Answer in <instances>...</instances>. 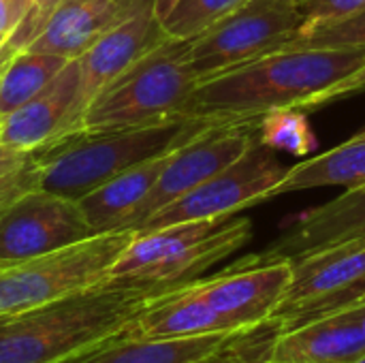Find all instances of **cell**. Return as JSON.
<instances>
[{
  "mask_svg": "<svg viewBox=\"0 0 365 363\" xmlns=\"http://www.w3.org/2000/svg\"><path fill=\"white\" fill-rule=\"evenodd\" d=\"M365 62V47L293 49L250 60L197 81L180 118L255 122L278 107H295Z\"/></svg>",
  "mask_w": 365,
  "mask_h": 363,
  "instance_id": "obj_1",
  "label": "cell"
},
{
  "mask_svg": "<svg viewBox=\"0 0 365 363\" xmlns=\"http://www.w3.org/2000/svg\"><path fill=\"white\" fill-rule=\"evenodd\" d=\"M173 287H145L107 280L77 295L0 319V363H62L115 336L160 293Z\"/></svg>",
  "mask_w": 365,
  "mask_h": 363,
  "instance_id": "obj_2",
  "label": "cell"
},
{
  "mask_svg": "<svg viewBox=\"0 0 365 363\" xmlns=\"http://www.w3.org/2000/svg\"><path fill=\"white\" fill-rule=\"evenodd\" d=\"M205 120L171 118L156 124L75 133L32 150L41 167V188L79 201L107 180L150 158L167 154L201 133Z\"/></svg>",
  "mask_w": 365,
  "mask_h": 363,
  "instance_id": "obj_3",
  "label": "cell"
},
{
  "mask_svg": "<svg viewBox=\"0 0 365 363\" xmlns=\"http://www.w3.org/2000/svg\"><path fill=\"white\" fill-rule=\"evenodd\" d=\"M252 237V223L240 216L190 220L137 233L109 272V280L145 287H180L229 259Z\"/></svg>",
  "mask_w": 365,
  "mask_h": 363,
  "instance_id": "obj_4",
  "label": "cell"
},
{
  "mask_svg": "<svg viewBox=\"0 0 365 363\" xmlns=\"http://www.w3.org/2000/svg\"><path fill=\"white\" fill-rule=\"evenodd\" d=\"M188 41L165 39L109 83L83 118L86 133L130 128L180 118L197 75L186 60Z\"/></svg>",
  "mask_w": 365,
  "mask_h": 363,
  "instance_id": "obj_5",
  "label": "cell"
},
{
  "mask_svg": "<svg viewBox=\"0 0 365 363\" xmlns=\"http://www.w3.org/2000/svg\"><path fill=\"white\" fill-rule=\"evenodd\" d=\"M137 231H111L0 270V319L77 295L109 280Z\"/></svg>",
  "mask_w": 365,
  "mask_h": 363,
  "instance_id": "obj_6",
  "label": "cell"
},
{
  "mask_svg": "<svg viewBox=\"0 0 365 363\" xmlns=\"http://www.w3.org/2000/svg\"><path fill=\"white\" fill-rule=\"evenodd\" d=\"M365 302V235L291 259V280L269 327L276 334Z\"/></svg>",
  "mask_w": 365,
  "mask_h": 363,
  "instance_id": "obj_7",
  "label": "cell"
},
{
  "mask_svg": "<svg viewBox=\"0 0 365 363\" xmlns=\"http://www.w3.org/2000/svg\"><path fill=\"white\" fill-rule=\"evenodd\" d=\"M302 26L295 0H246L188 41L186 60L201 81L272 53Z\"/></svg>",
  "mask_w": 365,
  "mask_h": 363,
  "instance_id": "obj_8",
  "label": "cell"
},
{
  "mask_svg": "<svg viewBox=\"0 0 365 363\" xmlns=\"http://www.w3.org/2000/svg\"><path fill=\"white\" fill-rule=\"evenodd\" d=\"M287 171L289 167L274 156V150L257 141L235 163L154 212L137 229V233H148L190 220L235 216L246 208L263 203L265 195L284 178Z\"/></svg>",
  "mask_w": 365,
  "mask_h": 363,
  "instance_id": "obj_9",
  "label": "cell"
},
{
  "mask_svg": "<svg viewBox=\"0 0 365 363\" xmlns=\"http://www.w3.org/2000/svg\"><path fill=\"white\" fill-rule=\"evenodd\" d=\"M257 141L259 120L207 124L201 133L171 152L160 178L152 186L143 203L137 208L130 220V231H137L154 212L235 163Z\"/></svg>",
  "mask_w": 365,
  "mask_h": 363,
  "instance_id": "obj_10",
  "label": "cell"
},
{
  "mask_svg": "<svg viewBox=\"0 0 365 363\" xmlns=\"http://www.w3.org/2000/svg\"><path fill=\"white\" fill-rule=\"evenodd\" d=\"M79 203L34 188L0 216V270L92 237Z\"/></svg>",
  "mask_w": 365,
  "mask_h": 363,
  "instance_id": "obj_11",
  "label": "cell"
},
{
  "mask_svg": "<svg viewBox=\"0 0 365 363\" xmlns=\"http://www.w3.org/2000/svg\"><path fill=\"white\" fill-rule=\"evenodd\" d=\"M291 280V261H259L246 257L210 278H197L195 289L231 334H252L267 327Z\"/></svg>",
  "mask_w": 365,
  "mask_h": 363,
  "instance_id": "obj_12",
  "label": "cell"
},
{
  "mask_svg": "<svg viewBox=\"0 0 365 363\" xmlns=\"http://www.w3.org/2000/svg\"><path fill=\"white\" fill-rule=\"evenodd\" d=\"M165 39H169L163 30L156 6L141 11L130 17L122 26L113 28L101 41H96L79 60V88L75 107L71 113V122L66 135H75L83 131V118L94 103V98L113 83L122 73H126L135 62L148 56L154 47H158Z\"/></svg>",
  "mask_w": 365,
  "mask_h": 363,
  "instance_id": "obj_13",
  "label": "cell"
},
{
  "mask_svg": "<svg viewBox=\"0 0 365 363\" xmlns=\"http://www.w3.org/2000/svg\"><path fill=\"white\" fill-rule=\"evenodd\" d=\"M152 6L156 0H60L43 34L26 51L77 60L113 28Z\"/></svg>",
  "mask_w": 365,
  "mask_h": 363,
  "instance_id": "obj_14",
  "label": "cell"
},
{
  "mask_svg": "<svg viewBox=\"0 0 365 363\" xmlns=\"http://www.w3.org/2000/svg\"><path fill=\"white\" fill-rule=\"evenodd\" d=\"M365 355V302L276 334L263 363H355Z\"/></svg>",
  "mask_w": 365,
  "mask_h": 363,
  "instance_id": "obj_15",
  "label": "cell"
},
{
  "mask_svg": "<svg viewBox=\"0 0 365 363\" xmlns=\"http://www.w3.org/2000/svg\"><path fill=\"white\" fill-rule=\"evenodd\" d=\"M359 235H365V184L295 216L263 252L252 257L259 261H291Z\"/></svg>",
  "mask_w": 365,
  "mask_h": 363,
  "instance_id": "obj_16",
  "label": "cell"
},
{
  "mask_svg": "<svg viewBox=\"0 0 365 363\" xmlns=\"http://www.w3.org/2000/svg\"><path fill=\"white\" fill-rule=\"evenodd\" d=\"M79 88V60L66 66L28 103L4 116L0 143L15 150H36L66 135Z\"/></svg>",
  "mask_w": 365,
  "mask_h": 363,
  "instance_id": "obj_17",
  "label": "cell"
},
{
  "mask_svg": "<svg viewBox=\"0 0 365 363\" xmlns=\"http://www.w3.org/2000/svg\"><path fill=\"white\" fill-rule=\"evenodd\" d=\"M248 334H207L192 338H133L115 336L62 363H210Z\"/></svg>",
  "mask_w": 365,
  "mask_h": 363,
  "instance_id": "obj_18",
  "label": "cell"
},
{
  "mask_svg": "<svg viewBox=\"0 0 365 363\" xmlns=\"http://www.w3.org/2000/svg\"><path fill=\"white\" fill-rule=\"evenodd\" d=\"M171 152L122 171L120 175L107 180L105 184H101L77 201L94 235L111 231H130V220L137 208L143 203V199L160 178Z\"/></svg>",
  "mask_w": 365,
  "mask_h": 363,
  "instance_id": "obj_19",
  "label": "cell"
},
{
  "mask_svg": "<svg viewBox=\"0 0 365 363\" xmlns=\"http://www.w3.org/2000/svg\"><path fill=\"white\" fill-rule=\"evenodd\" d=\"M365 184V128L344 143L291 167L284 178L265 195V201L321 186L357 188Z\"/></svg>",
  "mask_w": 365,
  "mask_h": 363,
  "instance_id": "obj_20",
  "label": "cell"
},
{
  "mask_svg": "<svg viewBox=\"0 0 365 363\" xmlns=\"http://www.w3.org/2000/svg\"><path fill=\"white\" fill-rule=\"evenodd\" d=\"M66 58L53 53L21 51L0 75V116H9L38 94L64 66Z\"/></svg>",
  "mask_w": 365,
  "mask_h": 363,
  "instance_id": "obj_21",
  "label": "cell"
},
{
  "mask_svg": "<svg viewBox=\"0 0 365 363\" xmlns=\"http://www.w3.org/2000/svg\"><path fill=\"white\" fill-rule=\"evenodd\" d=\"M259 141L269 150H282L293 156H308L319 148L308 113L297 107H278L263 113L259 118Z\"/></svg>",
  "mask_w": 365,
  "mask_h": 363,
  "instance_id": "obj_22",
  "label": "cell"
},
{
  "mask_svg": "<svg viewBox=\"0 0 365 363\" xmlns=\"http://www.w3.org/2000/svg\"><path fill=\"white\" fill-rule=\"evenodd\" d=\"M244 2L246 0H175L160 24L169 39L192 41Z\"/></svg>",
  "mask_w": 365,
  "mask_h": 363,
  "instance_id": "obj_23",
  "label": "cell"
},
{
  "mask_svg": "<svg viewBox=\"0 0 365 363\" xmlns=\"http://www.w3.org/2000/svg\"><path fill=\"white\" fill-rule=\"evenodd\" d=\"M334 47H365V9L351 17L319 28L299 30L295 36L280 43L272 53L293 51V49H334Z\"/></svg>",
  "mask_w": 365,
  "mask_h": 363,
  "instance_id": "obj_24",
  "label": "cell"
},
{
  "mask_svg": "<svg viewBox=\"0 0 365 363\" xmlns=\"http://www.w3.org/2000/svg\"><path fill=\"white\" fill-rule=\"evenodd\" d=\"M295 4L304 17L302 30L351 17L365 9V0H295Z\"/></svg>",
  "mask_w": 365,
  "mask_h": 363,
  "instance_id": "obj_25",
  "label": "cell"
},
{
  "mask_svg": "<svg viewBox=\"0 0 365 363\" xmlns=\"http://www.w3.org/2000/svg\"><path fill=\"white\" fill-rule=\"evenodd\" d=\"M365 90V62L355 68L353 73L344 75L342 79H338L336 83H331L329 88L317 92V94H310L306 96L302 103H297L295 107L302 109V111H314V109H321V107H327V105H334L342 98H349V96H355L359 92Z\"/></svg>",
  "mask_w": 365,
  "mask_h": 363,
  "instance_id": "obj_26",
  "label": "cell"
},
{
  "mask_svg": "<svg viewBox=\"0 0 365 363\" xmlns=\"http://www.w3.org/2000/svg\"><path fill=\"white\" fill-rule=\"evenodd\" d=\"M41 188V167L32 154V158L17 167L15 171L0 178V216L26 193Z\"/></svg>",
  "mask_w": 365,
  "mask_h": 363,
  "instance_id": "obj_27",
  "label": "cell"
},
{
  "mask_svg": "<svg viewBox=\"0 0 365 363\" xmlns=\"http://www.w3.org/2000/svg\"><path fill=\"white\" fill-rule=\"evenodd\" d=\"M30 158H32V150L30 152L15 150V148H9V145L0 143V178L11 173V171H15L21 165H26Z\"/></svg>",
  "mask_w": 365,
  "mask_h": 363,
  "instance_id": "obj_28",
  "label": "cell"
},
{
  "mask_svg": "<svg viewBox=\"0 0 365 363\" xmlns=\"http://www.w3.org/2000/svg\"><path fill=\"white\" fill-rule=\"evenodd\" d=\"M11 28V0H0V36L6 39Z\"/></svg>",
  "mask_w": 365,
  "mask_h": 363,
  "instance_id": "obj_29",
  "label": "cell"
},
{
  "mask_svg": "<svg viewBox=\"0 0 365 363\" xmlns=\"http://www.w3.org/2000/svg\"><path fill=\"white\" fill-rule=\"evenodd\" d=\"M173 2L175 0H156V13H158V17L163 19L165 17V13L173 6Z\"/></svg>",
  "mask_w": 365,
  "mask_h": 363,
  "instance_id": "obj_30",
  "label": "cell"
},
{
  "mask_svg": "<svg viewBox=\"0 0 365 363\" xmlns=\"http://www.w3.org/2000/svg\"><path fill=\"white\" fill-rule=\"evenodd\" d=\"M210 363H240V362H233V359H229V357H222V359H216V362H210Z\"/></svg>",
  "mask_w": 365,
  "mask_h": 363,
  "instance_id": "obj_31",
  "label": "cell"
},
{
  "mask_svg": "<svg viewBox=\"0 0 365 363\" xmlns=\"http://www.w3.org/2000/svg\"><path fill=\"white\" fill-rule=\"evenodd\" d=\"M2 122H4V116H0V133H2Z\"/></svg>",
  "mask_w": 365,
  "mask_h": 363,
  "instance_id": "obj_32",
  "label": "cell"
},
{
  "mask_svg": "<svg viewBox=\"0 0 365 363\" xmlns=\"http://www.w3.org/2000/svg\"><path fill=\"white\" fill-rule=\"evenodd\" d=\"M355 363H365V355H364V357H359V359H357Z\"/></svg>",
  "mask_w": 365,
  "mask_h": 363,
  "instance_id": "obj_33",
  "label": "cell"
},
{
  "mask_svg": "<svg viewBox=\"0 0 365 363\" xmlns=\"http://www.w3.org/2000/svg\"><path fill=\"white\" fill-rule=\"evenodd\" d=\"M2 43H4V36H0V45H2Z\"/></svg>",
  "mask_w": 365,
  "mask_h": 363,
  "instance_id": "obj_34",
  "label": "cell"
}]
</instances>
